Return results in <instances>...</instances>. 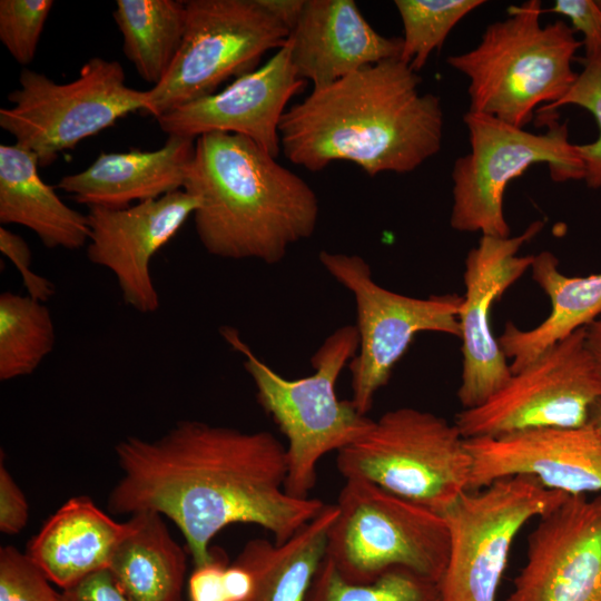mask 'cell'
Wrapping results in <instances>:
<instances>
[{
	"label": "cell",
	"mask_w": 601,
	"mask_h": 601,
	"mask_svg": "<svg viewBox=\"0 0 601 601\" xmlns=\"http://www.w3.org/2000/svg\"><path fill=\"white\" fill-rule=\"evenodd\" d=\"M115 452L122 475L109 494V511L167 516L195 566L216 558L210 542L226 526L259 525L279 544L325 506L285 491L286 446L267 431L185 420L155 440L127 436Z\"/></svg>",
	"instance_id": "cell-1"
},
{
	"label": "cell",
	"mask_w": 601,
	"mask_h": 601,
	"mask_svg": "<svg viewBox=\"0 0 601 601\" xmlns=\"http://www.w3.org/2000/svg\"><path fill=\"white\" fill-rule=\"evenodd\" d=\"M421 82L407 63L392 59L313 88L283 115L280 152L311 171L343 160L371 177L411 173L435 156L443 140L440 97L422 93Z\"/></svg>",
	"instance_id": "cell-2"
},
{
	"label": "cell",
	"mask_w": 601,
	"mask_h": 601,
	"mask_svg": "<svg viewBox=\"0 0 601 601\" xmlns=\"http://www.w3.org/2000/svg\"><path fill=\"white\" fill-rule=\"evenodd\" d=\"M184 190L200 203L193 215L199 242L225 259L277 264L314 234L319 217L313 188L240 135L197 137Z\"/></svg>",
	"instance_id": "cell-3"
},
{
	"label": "cell",
	"mask_w": 601,
	"mask_h": 601,
	"mask_svg": "<svg viewBox=\"0 0 601 601\" xmlns=\"http://www.w3.org/2000/svg\"><path fill=\"white\" fill-rule=\"evenodd\" d=\"M219 332L244 356L257 402L287 440L285 491L294 497H309L319 460L358 440L374 422L336 393L342 371L358 351L356 326H341L329 334L311 358L314 372L295 380L282 376L256 356L236 328L224 326Z\"/></svg>",
	"instance_id": "cell-4"
},
{
	"label": "cell",
	"mask_w": 601,
	"mask_h": 601,
	"mask_svg": "<svg viewBox=\"0 0 601 601\" xmlns=\"http://www.w3.org/2000/svg\"><path fill=\"white\" fill-rule=\"evenodd\" d=\"M542 3L528 0L490 23L479 45L446 62L469 79L471 111L523 128L536 107L559 101L578 73L572 69L582 47L562 20L542 26Z\"/></svg>",
	"instance_id": "cell-5"
},
{
	"label": "cell",
	"mask_w": 601,
	"mask_h": 601,
	"mask_svg": "<svg viewBox=\"0 0 601 601\" xmlns=\"http://www.w3.org/2000/svg\"><path fill=\"white\" fill-rule=\"evenodd\" d=\"M339 473L362 479L441 515L470 491L472 459L455 423L398 407L337 452Z\"/></svg>",
	"instance_id": "cell-6"
},
{
	"label": "cell",
	"mask_w": 601,
	"mask_h": 601,
	"mask_svg": "<svg viewBox=\"0 0 601 601\" xmlns=\"http://www.w3.org/2000/svg\"><path fill=\"white\" fill-rule=\"evenodd\" d=\"M327 534L325 558L352 583L403 568L440 583L450 538L443 515L362 479H347Z\"/></svg>",
	"instance_id": "cell-7"
},
{
	"label": "cell",
	"mask_w": 601,
	"mask_h": 601,
	"mask_svg": "<svg viewBox=\"0 0 601 601\" xmlns=\"http://www.w3.org/2000/svg\"><path fill=\"white\" fill-rule=\"evenodd\" d=\"M546 124L533 134L496 117L469 110L463 121L469 131L470 152L459 157L452 169L450 225L457 231L509 237L503 200L510 181L534 164H546L555 183L581 180L584 168L577 145L569 140L568 121L554 112L539 114Z\"/></svg>",
	"instance_id": "cell-8"
},
{
	"label": "cell",
	"mask_w": 601,
	"mask_h": 601,
	"mask_svg": "<svg viewBox=\"0 0 601 601\" xmlns=\"http://www.w3.org/2000/svg\"><path fill=\"white\" fill-rule=\"evenodd\" d=\"M19 83L8 95L12 106L0 109V127L35 154L40 167L128 114L144 112L148 101L147 90L126 85L118 61L101 57L90 58L66 83L28 68L21 70Z\"/></svg>",
	"instance_id": "cell-9"
},
{
	"label": "cell",
	"mask_w": 601,
	"mask_h": 601,
	"mask_svg": "<svg viewBox=\"0 0 601 601\" xmlns=\"http://www.w3.org/2000/svg\"><path fill=\"white\" fill-rule=\"evenodd\" d=\"M186 7L179 51L162 80L147 90L144 114L156 119L255 70L290 35L259 0H188Z\"/></svg>",
	"instance_id": "cell-10"
},
{
	"label": "cell",
	"mask_w": 601,
	"mask_h": 601,
	"mask_svg": "<svg viewBox=\"0 0 601 601\" xmlns=\"http://www.w3.org/2000/svg\"><path fill=\"white\" fill-rule=\"evenodd\" d=\"M322 266L354 296L359 344L347 368L351 401L364 415L375 394L385 386L414 337L435 332L460 337L459 313L463 296L457 294L411 297L378 285L367 262L355 254L322 250Z\"/></svg>",
	"instance_id": "cell-11"
},
{
	"label": "cell",
	"mask_w": 601,
	"mask_h": 601,
	"mask_svg": "<svg viewBox=\"0 0 601 601\" xmlns=\"http://www.w3.org/2000/svg\"><path fill=\"white\" fill-rule=\"evenodd\" d=\"M568 496L521 475L464 492L443 514L450 551L439 583L440 601H496L520 530Z\"/></svg>",
	"instance_id": "cell-12"
},
{
	"label": "cell",
	"mask_w": 601,
	"mask_h": 601,
	"mask_svg": "<svg viewBox=\"0 0 601 601\" xmlns=\"http://www.w3.org/2000/svg\"><path fill=\"white\" fill-rule=\"evenodd\" d=\"M587 328V327H585ZM585 328L512 373L489 400L457 413L464 439L495 437L541 427H580L601 396V375L587 346Z\"/></svg>",
	"instance_id": "cell-13"
},
{
	"label": "cell",
	"mask_w": 601,
	"mask_h": 601,
	"mask_svg": "<svg viewBox=\"0 0 601 601\" xmlns=\"http://www.w3.org/2000/svg\"><path fill=\"white\" fill-rule=\"evenodd\" d=\"M543 220L531 223L514 237L481 236L465 259V294L459 313L462 342L459 401L464 408L481 405L512 376L510 363L491 324L493 305L530 270L534 255H519L522 246L544 227Z\"/></svg>",
	"instance_id": "cell-14"
},
{
	"label": "cell",
	"mask_w": 601,
	"mask_h": 601,
	"mask_svg": "<svg viewBox=\"0 0 601 601\" xmlns=\"http://www.w3.org/2000/svg\"><path fill=\"white\" fill-rule=\"evenodd\" d=\"M508 601H601V493L539 518Z\"/></svg>",
	"instance_id": "cell-15"
},
{
	"label": "cell",
	"mask_w": 601,
	"mask_h": 601,
	"mask_svg": "<svg viewBox=\"0 0 601 601\" xmlns=\"http://www.w3.org/2000/svg\"><path fill=\"white\" fill-rule=\"evenodd\" d=\"M199 204L197 196L181 189L124 208L88 207L87 257L115 275L127 306L141 314L158 311L160 298L151 277V259Z\"/></svg>",
	"instance_id": "cell-16"
},
{
	"label": "cell",
	"mask_w": 601,
	"mask_h": 601,
	"mask_svg": "<svg viewBox=\"0 0 601 601\" xmlns=\"http://www.w3.org/2000/svg\"><path fill=\"white\" fill-rule=\"evenodd\" d=\"M470 491L505 477L530 476L568 495L601 493V439L585 424L465 439Z\"/></svg>",
	"instance_id": "cell-17"
},
{
	"label": "cell",
	"mask_w": 601,
	"mask_h": 601,
	"mask_svg": "<svg viewBox=\"0 0 601 601\" xmlns=\"http://www.w3.org/2000/svg\"><path fill=\"white\" fill-rule=\"evenodd\" d=\"M304 82L293 66L288 37L263 66L156 120L168 136L196 139L209 132L240 135L276 158L280 154L282 117Z\"/></svg>",
	"instance_id": "cell-18"
},
{
	"label": "cell",
	"mask_w": 601,
	"mask_h": 601,
	"mask_svg": "<svg viewBox=\"0 0 601 601\" xmlns=\"http://www.w3.org/2000/svg\"><path fill=\"white\" fill-rule=\"evenodd\" d=\"M292 62L313 88L328 86L364 67L400 59L403 39L378 33L354 0H305L290 31Z\"/></svg>",
	"instance_id": "cell-19"
},
{
	"label": "cell",
	"mask_w": 601,
	"mask_h": 601,
	"mask_svg": "<svg viewBox=\"0 0 601 601\" xmlns=\"http://www.w3.org/2000/svg\"><path fill=\"white\" fill-rule=\"evenodd\" d=\"M196 139L168 136L156 150L100 152L85 170L63 176L57 188L88 207L124 208L181 190Z\"/></svg>",
	"instance_id": "cell-20"
},
{
	"label": "cell",
	"mask_w": 601,
	"mask_h": 601,
	"mask_svg": "<svg viewBox=\"0 0 601 601\" xmlns=\"http://www.w3.org/2000/svg\"><path fill=\"white\" fill-rule=\"evenodd\" d=\"M129 530V520L116 522L89 496H73L48 519L26 553L50 582L65 589L108 568L115 549Z\"/></svg>",
	"instance_id": "cell-21"
},
{
	"label": "cell",
	"mask_w": 601,
	"mask_h": 601,
	"mask_svg": "<svg viewBox=\"0 0 601 601\" xmlns=\"http://www.w3.org/2000/svg\"><path fill=\"white\" fill-rule=\"evenodd\" d=\"M532 279L548 296L550 314L539 325L522 329L508 322L497 337L515 373L532 363L544 351L601 316V273L568 276L559 268L551 252L534 255L530 268Z\"/></svg>",
	"instance_id": "cell-22"
},
{
	"label": "cell",
	"mask_w": 601,
	"mask_h": 601,
	"mask_svg": "<svg viewBox=\"0 0 601 601\" xmlns=\"http://www.w3.org/2000/svg\"><path fill=\"white\" fill-rule=\"evenodd\" d=\"M35 154L12 144L0 145V223L32 230L47 248L87 246V215L66 205L39 174Z\"/></svg>",
	"instance_id": "cell-23"
},
{
	"label": "cell",
	"mask_w": 601,
	"mask_h": 601,
	"mask_svg": "<svg viewBox=\"0 0 601 601\" xmlns=\"http://www.w3.org/2000/svg\"><path fill=\"white\" fill-rule=\"evenodd\" d=\"M130 530L115 549L109 570L130 601H183L186 553L162 515H130Z\"/></svg>",
	"instance_id": "cell-24"
},
{
	"label": "cell",
	"mask_w": 601,
	"mask_h": 601,
	"mask_svg": "<svg viewBox=\"0 0 601 601\" xmlns=\"http://www.w3.org/2000/svg\"><path fill=\"white\" fill-rule=\"evenodd\" d=\"M336 504L323 510L284 543L248 541L236 561L254 577L248 601H306L314 577L325 558L327 534Z\"/></svg>",
	"instance_id": "cell-25"
},
{
	"label": "cell",
	"mask_w": 601,
	"mask_h": 601,
	"mask_svg": "<svg viewBox=\"0 0 601 601\" xmlns=\"http://www.w3.org/2000/svg\"><path fill=\"white\" fill-rule=\"evenodd\" d=\"M112 17L122 36L127 59L145 81L158 85L183 42L186 1L117 0Z\"/></svg>",
	"instance_id": "cell-26"
},
{
	"label": "cell",
	"mask_w": 601,
	"mask_h": 601,
	"mask_svg": "<svg viewBox=\"0 0 601 601\" xmlns=\"http://www.w3.org/2000/svg\"><path fill=\"white\" fill-rule=\"evenodd\" d=\"M55 324L47 305L29 295H0V381L32 374L52 352Z\"/></svg>",
	"instance_id": "cell-27"
},
{
	"label": "cell",
	"mask_w": 601,
	"mask_h": 601,
	"mask_svg": "<svg viewBox=\"0 0 601 601\" xmlns=\"http://www.w3.org/2000/svg\"><path fill=\"white\" fill-rule=\"evenodd\" d=\"M306 601H440V589L437 583L403 568L368 583H352L324 558Z\"/></svg>",
	"instance_id": "cell-28"
},
{
	"label": "cell",
	"mask_w": 601,
	"mask_h": 601,
	"mask_svg": "<svg viewBox=\"0 0 601 601\" xmlns=\"http://www.w3.org/2000/svg\"><path fill=\"white\" fill-rule=\"evenodd\" d=\"M483 0H395L403 24L400 59L418 72L434 50L442 48L451 30Z\"/></svg>",
	"instance_id": "cell-29"
},
{
	"label": "cell",
	"mask_w": 601,
	"mask_h": 601,
	"mask_svg": "<svg viewBox=\"0 0 601 601\" xmlns=\"http://www.w3.org/2000/svg\"><path fill=\"white\" fill-rule=\"evenodd\" d=\"M582 70L570 90L555 104L544 105L538 114L554 112L556 109L575 105L591 112L599 128L598 138L584 145H577L584 168L587 186L601 187V51L581 59Z\"/></svg>",
	"instance_id": "cell-30"
},
{
	"label": "cell",
	"mask_w": 601,
	"mask_h": 601,
	"mask_svg": "<svg viewBox=\"0 0 601 601\" xmlns=\"http://www.w3.org/2000/svg\"><path fill=\"white\" fill-rule=\"evenodd\" d=\"M52 7L51 0L0 1V40L20 65L33 60Z\"/></svg>",
	"instance_id": "cell-31"
},
{
	"label": "cell",
	"mask_w": 601,
	"mask_h": 601,
	"mask_svg": "<svg viewBox=\"0 0 601 601\" xmlns=\"http://www.w3.org/2000/svg\"><path fill=\"white\" fill-rule=\"evenodd\" d=\"M0 601H60L41 569L17 548L0 550Z\"/></svg>",
	"instance_id": "cell-32"
},
{
	"label": "cell",
	"mask_w": 601,
	"mask_h": 601,
	"mask_svg": "<svg viewBox=\"0 0 601 601\" xmlns=\"http://www.w3.org/2000/svg\"><path fill=\"white\" fill-rule=\"evenodd\" d=\"M0 250L16 266L22 278L27 295L46 303L56 289L55 285L46 277L36 274L31 268V250L27 242L18 234L1 227Z\"/></svg>",
	"instance_id": "cell-33"
},
{
	"label": "cell",
	"mask_w": 601,
	"mask_h": 601,
	"mask_svg": "<svg viewBox=\"0 0 601 601\" xmlns=\"http://www.w3.org/2000/svg\"><path fill=\"white\" fill-rule=\"evenodd\" d=\"M550 11L566 17L582 35L584 56L601 51V0H556Z\"/></svg>",
	"instance_id": "cell-34"
},
{
	"label": "cell",
	"mask_w": 601,
	"mask_h": 601,
	"mask_svg": "<svg viewBox=\"0 0 601 601\" xmlns=\"http://www.w3.org/2000/svg\"><path fill=\"white\" fill-rule=\"evenodd\" d=\"M60 601H130L109 568L92 572L62 589Z\"/></svg>",
	"instance_id": "cell-35"
},
{
	"label": "cell",
	"mask_w": 601,
	"mask_h": 601,
	"mask_svg": "<svg viewBox=\"0 0 601 601\" xmlns=\"http://www.w3.org/2000/svg\"><path fill=\"white\" fill-rule=\"evenodd\" d=\"M28 515L26 496L1 461L0 531L4 534L19 533L26 526Z\"/></svg>",
	"instance_id": "cell-36"
},
{
	"label": "cell",
	"mask_w": 601,
	"mask_h": 601,
	"mask_svg": "<svg viewBox=\"0 0 601 601\" xmlns=\"http://www.w3.org/2000/svg\"><path fill=\"white\" fill-rule=\"evenodd\" d=\"M226 559L219 551L204 565L195 566L188 579L189 601H228L225 585Z\"/></svg>",
	"instance_id": "cell-37"
},
{
	"label": "cell",
	"mask_w": 601,
	"mask_h": 601,
	"mask_svg": "<svg viewBox=\"0 0 601 601\" xmlns=\"http://www.w3.org/2000/svg\"><path fill=\"white\" fill-rule=\"evenodd\" d=\"M225 585L228 601H248L254 591V577L244 564L235 561L225 569Z\"/></svg>",
	"instance_id": "cell-38"
},
{
	"label": "cell",
	"mask_w": 601,
	"mask_h": 601,
	"mask_svg": "<svg viewBox=\"0 0 601 601\" xmlns=\"http://www.w3.org/2000/svg\"><path fill=\"white\" fill-rule=\"evenodd\" d=\"M259 1L290 32L295 28L300 17L305 0H259Z\"/></svg>",
	"instance_id": "cell-39"
},
{
	"label": "cell",
	"mask_w": 601,
	"mask_h": 601,
	"mask_svg": "<svg viewBox=\"0 0 601 601\" xmlns=\"http://www.w3.org/2000/svg\"><path fill=\"white\" fill-rule=\"evenodd\" d=\"M587 346L601 375V316L585 328Z\"/></svg>",
	"instance_id": "cell-40"
},
{
	"label": "cell",
	"mask_w": 601,
	"mask_h": 601,
	"mask_svg": "<svg viewBox=\"0 0 601 601\" xmlns=\"http://www.w3.org/2000/svg\"><path fill=\"white\" fill-rule=\"evenodd\" d=\"M588 424L601 439V396L593 403L590 408Z\"/></svg>",
	"instance_id": "cell-41"
}]
</instances>
